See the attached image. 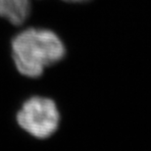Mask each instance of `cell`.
I'll return each instance as SVG.
<instances>
[{
    "label": "cell",
    "mask_w": 151,
    "mask_h": 151,
    "mask_svg": "<svg viewBox=\"0 0 151 151\" xmlns=\"http://www.w3.org/2000/svg\"><path fill=\"white\" fill-rule=\"evenodd\" d=\"M61 111L52 97L34 94L26 98L16 113V123L29 137L45 140L53 137L60 128Z\"/></svg>",
    "instance_id": "2"
},
{
    "label": "cell",
    "mask_w": 151,
    "mask_h": 151,
    "mask_svg": "<svg viewBox=\"0 0 151 151\" xmlns=\"http://www.w3.org/2000/svg\"><path fill=\"white\" fill-rule=\"evenodd\" d=\"M10 49L17 72L28 78H40L67 55V48L60 35L37 26L18 29L11 38Z\"/></svg>",
    "instance_id": "1"
},
{
    "label": "cell",
    "mask_w": 151,
    "mask_h": 151,
    "mask_svg": "<svg viewBox=\"0 0 151 151\" xmlns=\"http://www.w3.org/2000/svg\"><path fill=\"white\" fill-rule=\"evenodd\" d=\"M62 1L68 3H81V2H86L88 0H62Z\"/></svg>",
    "instance_id": "4"
},
{
    "label": "cell",
    "mask_w": 151,
    "mask_h": 151,
    "mask_svg": "<svg viewBox=\"0 0 151 151\" xmlns=\"http://www.w3.org/2000/svg\"><path fill=\"white\" fill-rule=\"evenodd\" d=\"M32 0H0V18L17 29L26 26L31 16Z\"/></svg>",
    "instance_id": "3"
}]
</instances>
